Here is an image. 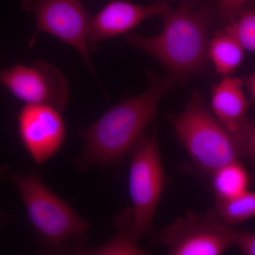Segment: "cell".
Returning a JSON list of instances; mask_svg holds the SVG:
<instances>
[{
	"mask_svg": "<svg viewBox=\"0 0 255 255\" xmlns=\"http://www.w3.org/2000/svg\"><path fill=\"white\" fill-rule=\"evenodd\" d=\"M212 174L216 198L229 199L248 191L249 174L239 161L223 166Z\"/></svg>",
	"mask_w": 255,
	"mask_h": 255,
	"instance_id": "cell-14",
	"label": "cell"
},
{
	"mask_svg": "<svg viewBox=\"0 0 255 255\" xmlns=\"http://www.w3.org/2000/svg\"><path fill=\"white\" fill-rule=\"evenodd\" d=\"M162 17L157 36L130 33L126 41L162 64L177 83L184 85L207 73L210 41L224 23L218 0H184Z\"/></svg>",
	"mask_w": 255,
	"mask_h": 255,
	"instance_id": "cell-1",
	"label": "cell"
},
{
	"mask_svg": "<svg viewBox=\"0 0 255 255\" xmlns=\"http://www.w3.org/2000/svg\"><path fill=\"white\" fill-rule=\"evenodd\" d=\"M247 1L248 0H218L220 14L223 22L227 25L232 23L246 6Z\"/></svg>",
	"mask_w": 255,
	"mask_h": 255,
	"instance_id": "cell-17",
	"label": "cell"
},
{
	"mask_svg": "<svg viewBox=\"0 0 255 255\" xmlns=\"http://www.w3.org/2000/svg\"><path fill=\"white\" fill-rule=\"evenodd\" d=\"M215 210L221 221L228 226L246 222L255 217V193L248 190L236 197L216 198Z\"/></svg>",
	"mask_w": 255,
	"mask_h": 255,
	"instance_id": "cell-15",
	"label": "cell"
},
{
	"mask_svg": "<svg viewBox=\"0 0 255 255\" xmlns=\"http://www.w3.org/2000/svg\"><path fill=\"white\" fill-rule=\"evenodd\" d=\"M129 194L132 226L137 238L150 231L164 182L162 157L153 136L144 135L131 151Z\"/></svg>",
	"mask_w": 255,
	"mask_h": 255,
	"instance_id": "cell-5",
	"label": "cell"
},
{
	"mask_svg": "<svg viewBox=\"0 0 255 255\" xmlns=\"http://www.w3.org/2000/svg\"><path fill=\"white\" fill-rule=\"evenodd\" d=\"M62 112L50 106L26 105L17 116L20 140L37 165L58 152L66 134Z\"/></svg>",
	"mask_w": 255,
	"mask_h": 255,
	"instance_id": "cell-9",
	"label": "cell"
},
{
	"mask_svg": "<svg viewBox=\"0 0 255 255\" xmlns=\"http://www.w3.org/2000/svg\"><path fill=\"white\" fill-rule=\"evenodd\" d=\"M233 246L237 247L243 255H255V235L246 231H238Z\"/></svg>",
	"mask_w": 255,
	"mask_h": 255,
	"instance_id": "cell-18",
	"label": "cell"
},
{
	"mask_svg": "<svg viewBox=\"0 0 255 255\" xmlns=\"http://www.w3.org/2000/svg\"><path fill=\"white\" fill-rule=\"evenodd\" d=\"M250 104L241 79L225 76L213 88L212 113L223 127L233 133L243 136L255 133L254 123L248 117Z\"/></svg>",
	"mask_w": 255,
	"mask_h": 255,
	"instance_id": "cell-11",
	"label": "cell"
},
{
	"mask_svg": "<svg viewBox=\"0 0 255 255\" xmlns=\"http://www.w3.org/2000/svg\"><path fill=\"white\" fill-rule=\"evenodd\" d=\"M0 177L16 187L37 238L47 251L62 253L90 229V223L50 190L38 174L18 173L6 165L0 169Z\"/></svg>",
	"mask_w": 255,
	"mask_h": 255,
	"instance_id": "cell-4",
	"label": "cell"
},
{
	"mask_svg": "<svg viewBox=\"0 0 255 255\" xmlns=\"http://www.w3.org/2000/svg\"><path fill=\"white\" fill-rule=\"evenodd\" d=\"M117 233L105 246L92 251L97 255H146L136 245L139 239L132 226L130 208L125 209L116 221Z\"/></svg>",
	"mask_w": 255,
	"mask_h": 255,
	"instance_id": "cell-13",
	"label": "cell"
},
{
	"mask_svg": "<svg viewBox=\"0 0 255 255\" xmlns=\"http://www.w3.org/2000/svg\"><path fill=\"white\" fill-rule=\"evenodd\" d=\"M244 48L236 39L227 25L218 30L210 41L208 58L215 70L223 76H230L241 65Z\"/></svg>",
	"mask_w": 255,
	"mask_h": 255,
	"instance_id": "cell-12",
	"label": "cell"
},
{
	"mask_svg": "<svg viewBox=\"0 0 255 255\" xmlns=\"http://www.w3.org/2000/svg\"><path fill=\"white\" fill-rule=\"evenodd\" d=\"M243 87H246L250 103H254L255 100V74L248 75L243 80Z\"/></svg>",
	"mask_w": 255,
	"mask_h": 255,
	"instance_id": "cell-19",
	"label": "cell"
},
{
	"mask_svg": "<svg viewBox=\"0 0 255 255\" xmlns=\"http://www.w3.org/2000/svg\"><path fill=\"white\" fill-rule=\"evenodd\" d=\"M237 230L225 224L216 210L200 215L189 210L157 234L171 255H219L233 246Z\"/></svg>",
	"mask_w": 255,
	"mask_h": 255,
	"instance_id": "cell-6",
	"label": "cell"
},
{
	"mask_svg": "<svg viewBox=\"0 0 255 255\" xmlns=\"http://www.w3.org/2000/svg\"><path fill=\"white\" fill-rule=\"evenodd\" d=\"M174 130L193 162L213 173L231 162L246 158L254 162L255 135L242 136L228 130L194 91L182 113L173 118Z\"/></svg>",
	"mask_w": 255,
	"mask_h": 255,
	"instance_id": "cell-3",
	"label": "cell"
},
{
	"mask_svg": "<svg viewBox=\"0 0 255 255\" xmlns=\"http://www.w3.org/2000/svg\"><path fill=\"white\" fill-rule=\"evenodd\" d=\"M5 219H6V217H5V216L4 214H2V213L0 211V224L1 223H2L5 221Z\"/></svg>",
	"mask_w": 255,
	"mask_h": 255,
	"instance_id": "cell-20",
	"label": "cell"
},
{
	"mask_svg": "<svg viewBox=\"0 0 255 255\" xmlns=\"http://www.w3.org/2000/svg\"><path fill=\"white\" fill-rule=\"evenodd\" d=\"M245 50L254 53L255 50V11L247 4L236 19L227 25Z\"/></svg>",
	"mask_w": 255,
	"mask_h": 255,
	"instance_id": "cell-16",
	"label": "cell"
},
{
	"mask_svg": "<svg viewBox=\"0 0 255 255\" xmlns=\"http://www.w3.org/2000/svg\"><path fill=\"white\" fill-rule=\"evenodd\" d=\"M147 80L145 91L124 100L82 130L85 150L76 162L79 169L116 165L145 135L159 102L177 84L169 75L163 78L150 72Z\"/></svg>",
	"mask_w": 255,
	"mask_h": 255,
	"instance_id": "cell-2",
	"label": "cell"
},
{
	"mask_svg": "<svg viewBox=\"0 0 255 255\" xmlns=\"http://www.w3.org/2000/svg\"><path fill=\"white\" fill-rule=\"evenodd\" d=\"M0 82L26 105L50 106L63 112L70 88L63 74L45 61L16 65L0 71Z\"/></svg>",
	"mask_w": 255,
	"mask_h": 255,
	"instance_id": "cell-8",
	"label": "cell"
},
{
	"mask_svg": "<svg viewBox=\"0 0 255 255\" xmlns=\"http://www.w3.org/2000/svg\"><path fill=\"white\" fill-rule=\"evenodd\" d=\"M21 5L36 18L29 49L38 34L46 32L78 50L96 76L87 42L90 16L82 0H21Z\"/></svg>",
	"mask_w": 255,
	"mask_h": 255,
	"instance_id": "cell-7",
	"label": "cell"
},
{
	"mask_svg": "<svg viewBox=\"0 0 255 255\" xmlns=\"http://www.w3.org/2000/svg\"><path fill=\"white\" fill-rule=\"evenodd\" d=\"M169 6L164 0L150 4H134L122 0H114L106 5L89 23L87 42L91 52L101 41L125 34L147 18L163 16Z\"/></svg>",
	"mask_w": 255,
	"mask_h": 255,
	"instance_id": "cell-10",
	"label": "cell"
}]
</instances>
